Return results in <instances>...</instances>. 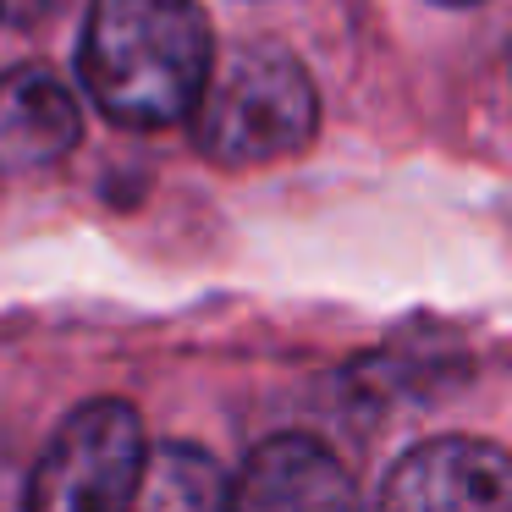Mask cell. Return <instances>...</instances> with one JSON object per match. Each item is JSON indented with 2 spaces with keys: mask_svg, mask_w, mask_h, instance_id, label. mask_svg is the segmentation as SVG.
Wrapping results in <instances>:
<instances>
[{
  "mask_svg": "<svg viewBox=\"0 0 512 512\" xmlns=\"http://www.w3.org/2000/svg\"><path fill=\"white\" fill-rule=\"evenodd\" d=\"M210 67L215 39L199 0H89L78 72L116 127L160 133L188 122Z\"/></svg>",
  "mask_w": 512,
  "mask_h": 512,
  "instance_id": "6da1fadb",
  "label": "cell"
},
{
  "mask_svg": "<svg viewBox=\"0 0 512 512\" xmlns=\"http://www.w3.org/2000/svg\"><path fill=\"white\" fill-rule=\"evenodd\" d=\"M320 133V94L292 50L243 45L221 72L210 67L193 138L215 166H270L292 160Z\"/></svg>",
  "mask_w": 512,
  "mask_h": 512,
  "instance_id": "7a4b0ae2",
  "label": "cell"
},
{
  "mask_svg": "<svg viewBox=\"0 0 512 512\" xmlns=\"http://www.w3.org/2000/svg\"><path fill=\"white\" fill-rule=\"evenodd\" d=\"M138 463H144V419H138L133 402H83L39 457L34 479H28V507H127L138 485Z\"/></svg>",
  "mask_w": 512,
  "mask_h": 512,
  "instance_id": "3957f363",
  "label": "cell"
},
{
  "mask_svg": "<svg viewBox=\"0 0 512 512\" xmlns=\"http://www.w3.org/2000/svg\"><path fill=\"white\" fill-rule=\"evenodd\" d=\"M512 501V463L496 441L435 435L413 446L380 485V507L413 512H501Z\"/></svg>",
  "mask_w": 512,
  "mask_h": 512,
  "instance_id": "277c9868",
  "label": "cell"
},
{
  "mask_svg": "<svg viewBox=\"0 0 512 512\" xmlns=\"http://www.w3.org/2000/svg\"><path fill=\"white\" fill-rule=\"evenodd\" d=\"M83 144V105L50 67L0 72V177L50 171Z\"/></svg>",
  "mask_w": 512,
  "mask_h": 512,
  "instance_id": "5b68a950",
  "label": "cell"
},
{
  "mask_svg": "<svg viewBox=\"0 0 512 512\" xmlns=\"http://www.w3.org/2000/svg\"><path fill=\"white\" fill-rule=\"evenodd\" d=\"M358 485L331 446H320L314 435H270L243 457V468L232 474V501L226 507H254V512H276V507H353Z\"/></svg>",
  "mask_w": 512,
  "mask_h": 512,
  "instance_id": "8992f818",
  "label": "cell"
},
{
  "mask_svg": "<svg viewBox=\"0 0 512 512\" xmlns=\"http://www.w3.org/2000/svg\"><path fill=\"white\" fill-rule=\"evenodd\" d=\"M232 501V479L215 463L204 446H182L166 441L155 452H144L138 463V485H133V507H155V512H215Z\"/></svg>",
  "mask_w": 512,
  "mask_h": 512,
  "instance_id": "52a82bcc",
  "label": "cell"
},
{
  "mask_svg": "<svg viewBox=\"0 0 512 512\" xmlns=\"http://www.w3.org/2000/svg\"><path fill=\"white\" fill-rule=\"evenodd\" d=\"M50 6H56V0H0V12H12L17 23H39Z\"/></svg>",
  "mask_w": 512,
  "mask_h": 512,
  "instance_id": "ba28073f",
  "label": "cell"
},
{
  "mask_svg": "<svg viewBox=\"0 0 512 512\" xmlns=\"http://www.w3.org/2000/svg\"><path fill=\"white\" fill-rule=\"evenodd\" d=\"M441 6H479V0H441Z\"/></svg>",
  "mask_w": 512,
  "mask_h": 512,
  "instance_id": "9c48e42d",
  "label": "cell"
}]
</instances>
